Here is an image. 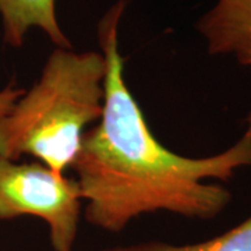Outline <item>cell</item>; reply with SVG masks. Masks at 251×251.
Returning <instances> with one entry per match:
<instances>
[{
	"label": "cell",
	"mask_w": 251,
	"mask_h": 251,
	"mask_svg": "<svg viewBox=\"0 0 251 251\" xmlns=\"http://www.w3.org/2000/svg\"><path fill=\"white\" fill-rule=\"evenodd\" d=\"M126 4L117 0L98 23L106 60L103 110L85 131L72 166L85 202L84 216L108 232H120L134 218L156 211L212 219L230 204L232 194L204 180L229 181L237 169L251 168V112L242 138L224 152L187 158L162 145L125 80L119 25Z\"/></svg>",
	"instance_id": "cell-1"
},
{
	"label": "cell",
	"mask_w": 251,
	"mask_h": 251,
	"mask_svg": "<svg viewBox=\"0 0 251 251\" xmlns=\"http://www.w3.org/2000/svg\"><path fill=\"white\" fill-rule=\"evenodd\" d=\"M24 92H25L24 90L13 88V87H7L3 91H0V116L9 112L10 109L13 108V105L24 95Z\"/></svg>",
	"instance_id": "cell-7"
},
{
	"label": "cell",
	"mask_w": 251,
	"mask_h": 251,
	"mask_svg": "<svg viewBox=\"0 0 251 251\" xmlns=\"http://www.w3.org/2000/svg\"><path fill=\"white\" fill-rule=\"evenodd\" d=\"M102 251H251V216L242 224L232 227L230 230L212 237L206 242L186 244V246H173L162 242H147L125 246V247H112Z\"/></svg>",
	"instance_id": "cell-6"
},
{
	"label": "cell",
	"mask_w": 251,
	"mask_h": 251,
	"mask_svg": "<svg viewBox=\"0 0 251 251\" xmlns=\"http://www.w3.org/2000/svg\"><path fill=\"white\" fill-rule=\"evenodd\" d=\"M196 29L209 54H226L251 67V0H216L198 18Z\"/></svg>",
	"instance_id": "cell-4"
},
{
	"label": "cell",
	"mask_w": 251,
	"mask_h": 251,
	"mask_svg": "<svg viewBox=\"0 0 251 251\" xmlns=\"http://www.w3.org/2000/svg\"><path fill=\"white\" fill-rule=\"evenodd\" d=\"M80 188L42 163L0 158V219L31 215L49 226L54 251H73L81 215Z\"/></svg>",
	"instance_id": "cell-3"
},
{
	"label": "cell",
	"mask_w": 251,
	"mask_h": 251,
	"mask_svg": "<svg viewBox=\"0 0 251 251\" xmlns=\"http://www.w3.org/2000/svg\"><path fill=\"white\" fill-rule=\"evenodd\" d=\"M106 60L54 48L31 90L0 116V158L23 155L59 173L72 169L88 126L102 116Z\"/></svg>",
	"instance_id": "cell-2"
},
{
	"label": "cell",
	"mask_w": 251,
	"mask_h": 251,
	"mask_svg": "<svg viewBox=\"0 0 251 251\" xmlns=\"http://www.w3.org/2000/svg\"><path fill=\"white\" fill-rule=\"evenodd\" d=\"M3 38L7 45L20 48L31 28L44 31L60 49H73L56 16V0H0Z\"/></svg>",
	"instance_id": "cell-5"
}]
</instances>
